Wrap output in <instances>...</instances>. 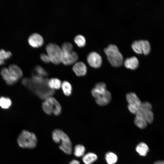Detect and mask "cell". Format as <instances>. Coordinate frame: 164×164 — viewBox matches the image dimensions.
<instances>
[{
    "label": "cell",
    "instance_id": "obj_30",
    "mask_svg": "<svg viewBox=\"0 0 164 164\" xmlns=\"http://www.w3.org/2000/svg\"><path fill=\"white\" fill-rule=\"evenodd\" d=\"M40 58L41 60L46 63H49L50 61L48 56L45 54H41Z\"/></svg>",
    "mask_w": 164,
    "mask_h": 164
},
{
    "label": "cell",
    "instance_id": "obj_29",
    "mask_svg": "<svg viewBox=\"0 0 164 164\" xmlns=\"http://www.w3.org/2000/svg\"><path fill=\"white\" fill-rule=\"evenodd\" d=\"M132 47L133 50L137 53L141 54L143 53L141 50L138 41L133 42L132 45Z\"/></svg>",
    "mask_w": 164,
    "mask_h": 164
},
{
    "label": "cell",
    "instance_id": "obj_15",
    "mask_svg": "<svg viewBox=\"0 0 164 164\" xmlns=\"http://www.w3.org/2000/svg\"><path fill=\"white\" fill-rule=\"evenodd\" d=\"M124 64L126 68L134 70L138 67L139 61L136 57L132 56L126 58L124 62Z\"/></svg>",
    "mask_w": 164,
    "mask_h": 164
},
{
    "label": "cell",
    "instance_id": "obj_1",
    "mask_svg": "<svg viewBox=\"0 0 164 164\" xmlns=\"http://www.w3.org/2000/svg\"><path fill=\"white\" fill-rule=\"evenodd\" d=\"M52 138L56 143H61L59 149L67 154H70L72 151V145L71 140L68 135L60 129L54 130L52 133Z\"/></svg>",
    "mask_w": 164,
    "mask_h": 164
},
{
    "label": "cell",
    "instance_id": "obj_28",
    "mask_svg": "<svg viewBox=\"0 0 164 164\" xmlns=\"http://www.w3.org/2000/svg\"><path fill=\"white\" fill-rule=\"evenodd\" d=\"M61 49L62 51L71 52L73 51V46L70 43L66 42L62 44Z\"/></svg>",
    "mask_w": 164,
    "mask_h": 164
},
{
    "label": "cell",
    "instance_id": "obj_4",
    "mask_svg": "<svg viewBox=\"0 0 164 164\" xmlns=\"http://www.w3.org/2000/svg\"><path fill=\"white\" fill-rule=\"evenodd\" d=\"M43 111L48 115L54 113L55 115H58L61 111V107L57 101L52 97L46 99L42 104Z\"/></svg>",
    "mask_w": 164,
    "mask_h": 164
},
{
    "label": "cell",
    "instance_id": "obj_2",
    "mask_svg": "<svg viewBox=\"0 0 164 164\" xmlns=\"http://www.w3.org/2000/svg\"><path fill=\"white\" fill-rule=\"evenodd\" d=\"M104 52L111 65L114 67H119L123 63V57L116 46L110 44L104 48Z\"/></svg>",
    "mask_w": 164,
    "mask_h": 164
},
{
    "label": "cell",
    "instance_id": "obj_5",
    "mask_svg": "<svg viewBox=\"0 0 164 164\" xmlns=\"http://www.w3.org/2000/svg\"><path fill=\"white\" fill-rule=\"evenodd\" d=\"M46 49L51 62L56 65L61 62L62 50L58 45L54 43H49L46 46Z\"/></svg>",
    "mask_w": 164,
    "mask_h": 164
},
{
    "label": "cell",
    "instance_id": "obj_31",
    "mask_svg": "<svg viewBox=\"0 0 164 164\" xmlns=\"http://www.w3.org/2000/svg\"><path fill=\"white\" fill-rule=\"evenodd\" d=\"M69 164H80V162L76 159L72 160Z\"/></svg>",
    "mask_w": 164,
    "mask_h": 164
},
{
    "label": "cell",
    "instance_id": "obj_27",
    "mask_svg": "<svg viewBox=\"0 0 164 164\" xmlns=\"http://www.w3.org/2000/svg\"><path fill=\"white\" fill-rule=\"evenodd\" d=\"M35 70L37 75L43 77L48 75L47 72L41 66L39 65L36 66L35 68Z\"/></svg>",
    "mask_w": 164,
    "mask_h": 164
},
{
    "label": "cell",
    "instance_id": "obj_14",
    "mask_svg": "<svg viewBox=\"0 0 164 164\" xmlns=\"http://www.w3.org/2000/svg\"><path fill=\"white\" fill-rule=\"evenodd\" d=\"M73 70L77 76L79 77L85 76L87 73V68L82 62H76L73 67Z\"/></svg>",
    "mask_w": 164,
    "mask_h": 164
},
{
    "label": "cell",
    "instance_id": "obj_9",
    "mask_svg": "<svg viewBox=\"0 0 164 164\" xmlns=\"http://www.w3.org/2000/svg\"><path fill=\"white\" fill-rule=\"evenodd\" d=\"M78 59L77 53L72 51L67 52L62 51L61 62L65 65L72 64L76 62Z\"/></svg>",
    "mask_w": 164,
    "mask_h": 164
},
{
    "label": "cell",
    "instance_id": "obj_23",
    "mask_svg": "<svg viewBox=\"0 0 164 164\" xmlns=\"http://www.w3.org/2000/svg\"><path fill=\"white\" fill-rule=\"evenodd\" d=\"M12 104L11 100L8 97L2 96L0 97V107L3 109H8Z\"/></svg>",
    "mask_w": 164,
    "mask_h": 164
},
{
    "label": "cell",
    "instance_id": "obj_19",
    "mask_svg": "<svg viewBox=\"0 0 164 164\" xmlns=\"http://www.w3.org/2000/svg\"><path fill=\"white\" fill-rule=\"evenodd\" d=\"M47 85L49 88L52 90H58L61 87V82L58 78H52L48 80Z\"/></svg>",
    "mask_w": 164,
    "mask_h": 164
},
{
    "label": "cell",
    "instance_id": "obj_20",
    "mask_svg": "<svg viewBox=\"0 0 164 164\" xmlns=\"http://www.w3.org/2000/svg\"><path fill=\"white\" fill-rule=\"evenodd\" d=\"M134 123L135 125L140 129H144L146 128L148 123L142 117L135 115L134 119Z\"/></svg>",
    "mask_w": 164,
    "mask_h": 164
},
{
    "label": "cell",
    "instance_id": "obj_13",
    "mask_svg": "<svg viewBox=\"0 0 164 164\" xmlns=\"http://www.w3.org/2000/svg\"><path fill=\"white\" fill-rule=\"evenodd\" d=\"M107 90L105 84L104 82H99L96 84L92 89L91 93L95 98L104 94Z\"/></svg>",
    "mask_w": 164,
    "mask_h": 164
},
{
    "label": "cell",
    "instance_id": "obj_22",
    "mask_svg": "<svg viewBox=\"0 0 164 164\" xmlns=\"http://www.w3.org/2000/svg\"><path fill=\"white\" fill-rule=\"evenodd\" d=\"M105 159L108 164H115L118 160L117 155L112 152H108L105 155Z\"/></svg>",
    "mask_w": 164,
    "mask_h": 164
},
{
    "label": "cell",
    "instance_id": "obj_16",
    "mask_svg": "<svg viewBox=\"0 0 164 164\" xmlns=\"http://www.w3.org/2000/svg\"><path fill=\"white\" fill-rule=\"evenodd\" d=\"M97 159V155L93 152H90L85 154L82 160L84 164H92Z\"/></svg>",
    "mask_w": 164,
    "mask_h": 164
},
{
    "label": "cell",
    "instance_id": "obj_18",
    "mask_svg": "<svg viewBox=\"0 0 164 164\" xmlns=\"http://www.w3.org/2000/svg\"><path fill=\"white\" fill-rule=\"evenodd\" d=\"M136 150L141 156H145L149 151V148L146 143L141 142L136 146Z\"/></svg>",
    "mask_w": 164,
    "mask_h": 164
},
{
    "label": "cell",
    "instance_id": "obj_11",
    "mask_svg": "<svg viewBox=\"0 0 164 164\" xmlns=\"http://www.w3.org/2000/svg\"><path fill=\"white\" fill-rule=\"evenodd\" d=\"M29 45L33 48H38L43 44L44 40L42 37L37 33L30 35L28 39Z\"/></svg>",
    "mask_w": 164,
    "mask_h": 164
},
{
    "label": "cell",
    "instance_id": "obj_6",
    "mask_svg": "<svg viewBox=\"0 0 164 164\" xmlns=\"http://www.w3.org/2000/svg\"><path fill=\"white\" fill-rule=\"evenodd\" d=\"M9 72L7 76L8 82L11 85L17 83L23 76V72L21 68L15 64L9 65L8 68Z\"/></svg>",
    "mask_w": 164,
    "mask_h": 164
},
{
    "label": "cell",
    "instance_id": "obj_10",
    "mask_svg": "<svg viewBox=\"0 0 164 164\" xmlns=\"http://www.w3.org/2000/svg\"><path fill=\"white\" fill-rule=\"evenodd\" d=\"M87 61L90 66L94 68L100 67L102 63V59L101 56L95 52L89 53L87 56Z\"/></svg>",
    "mask_w": 164,
    "mask_h": 164
},
{
    "label": "cell",
    "instance_id": "obj_26",
    "mask_svg": "<svg viewBox=\"0 0 164 164\" xmlns=\"http://www.w3.org/2000/svg\"><path fill=\"white\" fill-rule=\"evenodd\" d=\"M12 56V53L10 51L3 49L0 50V61H4L9 59Z\"/></svg>",
    "mask_w": 164,
    "mask_h": 164
},
{
    "label": "cell",
    "instance_id": "obj_7",
    "mask_svg": "<svg viewBox=\"0 0 164 164\" xmlns=\"http://www.w3.org/2000/svg\"><path fill=\"white\" fill-rule=\"evenodd\" d=\"M152 106L148 102H142L140 109L135 115L143 117L148 123L152 124L153 121L154 115L152 111Z\"/></svg>",
    "mask_w": 164,
    "mask_h": 164
},
{
    "label": "cell",
    "instance_id": "obj_8",
    "mask_svg": "<svg viewBox=\"0 0 164 164\" xmlns=\"http://www.w3.org/2000/svg\"><path fill=\"white\" fill-rule=\"evenodd\" d=\"M126 99L128 103V110L131 113L135 114L139 110L142 102L137 95L133 92L127 94Z\"/></svg>",
    "mask_w": 164,
    "mask_h": 164
},
{
    "label": "cell",
    "instance_id": "obj_12",
    "mask_svg": "<svg viewBox=\"0 0 164 164\" xmlns=\"http://www.w3.org/2000/svg\"><path fill=\"white\" fill-rule=\"evenodd\" d=\"M96 103L101 106H104L108 105L111 99V93L108 90L103 94L95 98Z\"/></svg>",
    "mask_w": 164,
    "mask_h": 164
},
{
    "label": "cell",
    "instance_id": "obj_21",
    "mask_svg": "<svg viewBox=\"0 0 164 164\" xmlns=\"http://www.w3.org/2000/svg\"><path fill=\"white\" fill-rule=\"evenodd\" d=\"M86 149L85 147L81 144L76 145L74 149L73 153L77 157L83 156L85 154Z\"/></svg>",
    "mask_w": 164,
    "mask_h": 164
},
{
    "label": "cell",
    "instance_id": "obj_17",
    "mask_svg": "<svg viewBox=\"0 0 164 164\" xmlns=\"http://www.w3.org/2000/svg\"><path fill=\"white\" fill-rule=\"evenodd\" d=\"M140 48L145 55L148 54L151 50V46L149 42L146 40L138 41Z\"/></svg>",
    "mask_w": 164,
    "mask_h": 164
},
{
    "label": "cell",
    "instance_id": "obj_3",
    "mask_svg": "<svg viewBox=\"0 0 164 164\" xmlns=\"http://www.w3.org/2000/svg\"><path fill=\"white\" fill-rule=\"evenodd\" d=\"M37 142V138L35 135L26 130H22L17 138L19 146L23 148L34 149L36 147Z\"/></svg>",
    "mask_w": 164,
    "mask_h": 164
},
{
    "label": "cell",
    "instance_id": "obj_25",
    "mask_svg": "<svg viewBox=\"0 0 164 164\" xmlns=\"http://www.w3.org/2000/svg\"><path fill=\"white\" fill-rule=\"evenodd\" d=\"M75 43L79 47H83L86 44V39L85 37L81 35H78L75 36L74 39Z\"/></svg>",
    "mask_w": 164,
    "mask_h": 164
},
{
    "label": "cell",
    "instance_id": "obj_32",
    "mask_svg": "<svg viewBox=\"0 0 164 164\" xmlns=\"http://www.w3.org/2000/svg\"><path fill=\"white\" fill-rule=\"evenodd\" d=\"M154 164H164V161H157L155 162Z\"/></svg>",
    "mask_w": 164,
    "mask_h": 164
},
{
    "label": "cell",
    "instance_id": "obj_24",
    "mask_svg": "<svg viewBox=\"0 0 164 164\" xmlns=\"http://www.w3.org/2000/svg\"><path fill=\"white\" fill-rule=\"evenodd\" d=\"M61 86L64 94L67 96L70 95L72 92V89L70 83L67 81H65L63 82Z\"/></svg>",
    "mask_w": 164,
    "mask_h": 164
}]
</instances>
